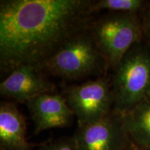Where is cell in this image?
Returning a JSON list of instances; mask_svg holds the SVG:
<instances>
[{
	"mask_svg": "<svg viewBox=\"0 0 150 150\" xmlns=\"http://www.w3.org/2000/svg\"><path fill=\"white\" fill-rule=\"evenodd\" d=\"M73 138L78 150H125L129 140L123 115L113 110L96 123L78 126Z\"/></svg>",
	"mask_w": 150,
	"mask_h": 150,
	"instance_id": "cell-6",
	"label": "cell"
},
{
	"mask_svg": "<svg viewBox=\"0 0 150 150\" xmlns=\"http://www.w3.org/2000/svg\"><path fill=\"white\" fill-rule=\"evenodd\" d=\"M36 67L20 65L14 69L0 83L2 96L12 98L21 103L55 89L54 84L47 80Z\"/></svg>",
	"mask_w": 150,
	"mask_h": 150,
	"instance_id": "cell-8",
	"label": "cell"
},
{
	"mask_svg": "<svg viewBox=\"0 0 150 150\" xmlns=\"http://www.w3.org/2000/svg\"><path fill=\"white\" fill-rule=\"evenodd\" d=\"M125 150H150V149L148 148L144 147L142 146H140L138 144L136 143L134 141H133L132 140L129 138V140L127 146Z\"/></svg>",
	"mask_w": 150,
	"mask_h": 150,
	"instance_id": "cell-14",
	"label": "cell"
},
{
	"mask_svg": "<svg viewBox=\"0 0 150 150\" xmlns=\"http://www.w3.org/2000/svg\"><path fill=\"white\" fill-rule=\"evenodd\" d=\"M91 2L84 0H4L0 4V66L40 70L70 38L89 28Z\"/></svg>",
	"mask_w": 150,
	"mask_h": 150,
	"instance_id": "cell-1",
	"label": "cell"
},
{
	"mask_svg": "<svg viewBox=\"0 0 150 150\" xmlns=\"http://www.w3.org/2000/svg\"><path fill=\"white\" fill-rule=\"evenodd\" d=\"M88 29L67 40L43 63L40 71L67 79H79L104 73L108 67V63L97 48Z\"/></svg>",
	"mask_w": 150,
	"mask_h": 150,
	"instance_id": "cell-3",
	"label": "cell"
},
{
	"mask_svg": "<svg viewBox=\"0 0 150 150\" xmlns=\"http://www.w3.org/2000/svg\"><path fill=\"white\" fill-rule=\"evenodd\" d=\"M147 4L142 0H100L92 1L93 12L100 10H108L112 13L138 14L145 8Z\"/></svg>",
	"mask_w": 150,
	"mask_h": 150,
	"instance_id": "cell-11",
	"label": "cell"
},
{
	"mask_svg": "<svg viewBox=\"0 0 150 150\" xmlns=\"http://www.w3.org/2000/svg\"><path fill=\"white\" fill-rule=\"evenodd\" d=\"M123 119L129 138L150 149V96L123 115Z\"/></svg>",
	"mask_w": 150,
	"mask_h": 150,
	"instance_id": "cell-10",
	"label": "cell"
},
{
	"mask_svg": "<svg viewBox=\"0 0 150 150\" xmlns=\"http://www.w3.org/2000/svg\"><path fill=\"white\" fill-rule=\"evenodd\" d=\"M34 124V133L54 128H65L72 125L74 113L63 95L45 93L26 102Z\"/></svg>",
	"mask_w": 150,
	"mask_h": 150,
	"instance_id": "cell-7",
	"label": "cell"
},
{
	"mask_svg": "<svg viewBox=\"0 0 150 150\" xmlns=\"http://www.w3.org/2000/svg\"><path fill=\"white\" fill-rule=\"evenodd\" d=\"M112 110L126 115L150 96V51L136 43L114 69Z\"/></svg>",
	"mask_w": 150,
	"mask_h": 150,
	"instance_id": "cell-2",
	"label": "cell"
},
{
	"mask_svg": "<svg viewBox=\"0 0 150 150\" xmlns=\"http://www.w3.org/2000/svg\"><path fill=\"white\" fill-rule=\"evenodd\" d=\"M142 26L143 33L145 35L150 44V7L144 9L142 20Z\"/></svg>",
	"mask_w": 150,
	"mask_h": 150,
	"instance_id": "cell-13",
	"label": "cell"
},
{
	"mask_svg": "<svg viewBox=\"0 0 150 150\" xmlns=\"http://www.w3.org/2000/svg\"><path fill=\"white\" fill-rule=\"evenodd\" d=\"M26 133V121L16 105L11 102H1V150H30V145L27 140Z\"/></svg>",
	"mask_w": 150,
	"mask_h": 150,
	"instance_id": "cell-9",
	"label": "cell"
},
{
	"mask_svg": "<svg viewBox=\"0 0 150 150\" xmlns=\"http://www.w3.org/2000/svg\"><path fill=\"white\" fill-rule=\"evenodd\" d=\"M35 150H78V148L73 137H65L47 142Z\"/></svg>",
	"mask_w": 150,
	"mask_h": 150,
	"instance_id": "cell-12",
	"label": "cell"
},
{
	"mask_svg": "<svg viewBox=\"0 0 150 150\" xmlns=\"http://www.w3.org/2000/svg\"><path fill=\"white\" fill-rule=\"evenodd\" d=\"M63 97L78 120V126L102 120L112 111L113 95L111 83L104 77L70 86Z\"/></svg>",
	"mask_w": 150,
	"mask_h": 150,
	"instance_id": "cell-5",
	"label": "cell"
},
{
	"mask_svg": "<svg viewBox=\"0 0 150 150\" xmlns=\"http://www.w3.org/2000/svg\"><path fill=\"white\" fill-rule=\"evenodd\" d=\"M91 25L89 32L97 48L113 69L143 34L138 14L110 13Z\"/></svg>",
	"mask_w": 150,
	"mask_h": 150,
	"instance_id": "cell-4",
	"label": "cell"
}]
</instances>
